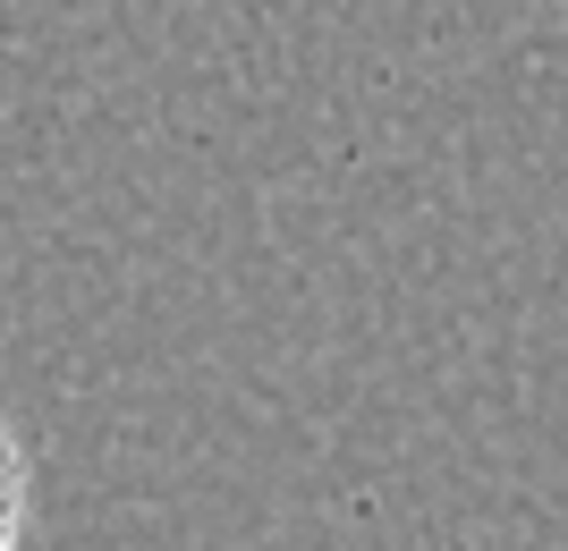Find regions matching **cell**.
Returning a JSON list of instances; mask_svg holds the SVG:
<instances>
[{
  "label": "cell",
  "instance_id": "6da1fadb",
  "mask_svg": "<svg viewBox=\"0 0 568 551\" xmlns=\"http://www.w3.org/2000/svg\"><path fill=\"white\" fill-rule=\"evenodd\" d=\"M18 534H26V450L0 408V551H18Z\"/></svg>",
  "mask_w": 568,
  "mask_h": 551
}]
</instances>
